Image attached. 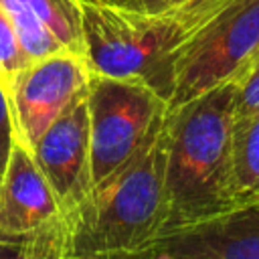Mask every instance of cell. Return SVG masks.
Instances as JSON below:
<instances>
[{
  "label": "cell",
  "mask_w": 259,
  "mask_h": 259,
  "mask_svg": "<svg viewBox=\"0 0 259 259\" xmlns=\"http://www.w3.org/2000/svg\"><path fill=\"white\" fill-rule=\"evenodd\" d=\"M259 49V0H233L184 49L170 107L235 79Z\"/></svg>",
  "instance_id": "obj_6"
},
{
  "label": "cell",
  "mask_w": 259,
  "mask_h": 259,
  "mask_svg": "<svg viewBox=\"0 0 259 259\" xmlns=\"http://www.w3.org/2000/svg\"><path fill=\"white\" fill-rule=\"evenodd\" d=\"M87 107L95 188L125 168L154 140L170 105L140 81L91 75Z\"/></svg>",
  "instance_id": "obj_4"
},
{
  "label": "cell",
  "mask_w": 259,
  "mask_h": 259,
  "mask_svg": "<svg viewBox=\"0 0 259 259\" xmlns=\"http://www.w3.org/2000/svg\"><path fill=\"white\" fill-rule=\"evenodd\" d=\"M231 2L186 0L162 10H144L113 0H79L87 67L91 75L140 81L170 105L180 55Z\"/></svg>",
  "instance_id": "obj_2"
},
{
  "label": "cell",
  "mask_w": 259,
  "mask_h": 259,
  "mask_svg": "<svg viewBox=\"0 0 259 259\" xmlns=\"http://www.w3.org/2000/svg\"><path fill=\"white\" fill-rule=\"evenodd\" d=\"M237 83V99H235V115H247L259 111V61L247 67L239 77Z\"/></svg>",
  "instance_id": "obj_13"
},
{
  "label": "cell",
  "mask_w": 259,
  "mask_h": 259,
  "mask_svg": "<svg viewBox=\"0 0 259 259\" xmlns=\"http://www.w3.org/2000/svg\"><path fill=\"white\" fill-rule=\"evenodd\" d=\"M18 42L34 61L59 51L83 55L79 0H0Z\"/></svg>",
  "instance_id": "obj_10"
},
{
  "label": "cell",
  "mask_w": 259,
  "mask_h": 259,
  "mask_svg": "<svg viewBox=\"0 0 259 259\" xmlns=\"http://www.w3.org/2000/svg\"><path fill=\"white\" fill-rule=\"evenodd\" d=\"M113 2H119V4H125V6H136L140 0H113Z\"/></svg>",
  "instance_id": "obj_17"
},
{
  "label": "cell",
  "mask_w": 259,
  "mask_h": 259,
  "mask_svg": "<svg viewBox=\"0 0 259 259\" xmlns=\"http://www.w3.org/2000/svg\"><path fill=\"white\" fill-rule=\"evenodd\" d=\"M180 2H186V0H140L136 4V8H144V10H162V8H170V6H176Z\"/></svg>",
  "instance_id": "obj_15"
},
{
  "label": "cell",
  "mask_w": 259,
  "mask_h": 259,
  "mask_svg": "<svg viewBox=\"0 0 259 259\" xmlns=\"http://www.w3.org/2000/svg\"><path fill=\"white\" fill-rule=\"evenodd\" d=\"M0 178H2V172H0Z\"/></svg>",
  "instance_id": "obj_18"
},
{
  "label": "cell",
  "mask_w": 259,
  "mask_h": 259,
  "mask_svg": "<svg viewBox=\"0 0 259 259\" xmlns=\"http://www.w3.org/2000/svg\"><path fill=\"white\" fill-rule=\"evenodd\" d=\"M61 208L67 237L93 192L87 91L79 95L30 150Z\"/></svg>",
  "instance_id": "obj_8"
},
{
  "label": "cell",
  "mask_w": 259,
  "mask_h": 259,
  "mask_svg": "<svg viewBox=\"0 0 259 259\" xmlns=\"http://www.w3.org/2000/svg\"><path fill=\"white\" fill-rule=\"evenodd\" d=\"M144 259H259V202L160 237Z\"/></svg>",
  "instance_id": "obj_9"
},
{
  "label": "cell",
  "mask_w": 259,
  "mask_h": 259,
  "mask_svg": "<svg viewBox=\"0 0 259 259\" xmlns=\"http://www.w3.org/2000/svg\"><path fill=\"white\" fill-rule=\"evenodd\" d=\"M32 59L24 53L18 36L14 32L12 20L0 2V85L2 89L12 81V77L22 71Z\"/></svg>",
  "instance_id": "obj_12"
},
{
  "label": "cell",
  "mask_w": 259,
  "mask_h": 259,
  "mask_svg": "<svg viewBox=\"0 0 259 259\" xmlns=\"http://www.w3.org/2000/svg\"><path fill=\"white\" fill-rule=\"evenodd\" d=\"M235 79L168 107L164 235L237 208L233 168Z\"/></svg>",
  "instance_id": "obj_1"
},
{
  "label": "cell",
  "mask_w": 259,
  "mask_h": 259,
  "mask_svg": "<svg viewBox=\"0 0 259 259\" xmlns=\"http://www.w3.org/2000/svg\"><path fill=\"white\" fill-rule=\"evenodd\" d=\"M233 168L237 208L259 202V111L235 115Z\"/></svg>",
  "instance_id": "obj_11"
},
{
  "label": "cell",
  "mask_w": 259,
  "mask_h": 259,
  "mask_svg": "<svg viewBox=\"0 0 259 259\" xmlns=\"http://www.w3.org/2000/svg\"><path fill=\"white\" fill-rule=\"evenodd\" d=\"M89 81L83 55L59 51L30 61L4 87L14 140L32 150L49 125L89 89Z\"/></svg>",
  "instance_id": "obj_7"
},
{
  "label": "cell",
  "mask_w": 259,
  "mask_h": 259,
  "mask_svg": "<svg viewBox=\"0 0 259 259\" xmlns=\"http://www.w3.org/2000/svg\"><path fill=\"white\" fill-rule=\"evenodd\" d=\"M166 119L154 140L119 172L99 182L77 217L69 259L142 257L164 233Z\"/></svg>",
  "instance_id": "obj_3"
},
{
  "label": "cell",
  "mask_w": 259,
  "mask_h": 259,
  "mask_svg": "<svg viewBox=\"0 0 259 259\" xmlns=\"http://www.w3.org/2000/svg\"><path fill=\"white\" fill-rule=\"evenodd\" d=\"M257 61H259V49H257V53H255V55H253V59H251V61H249V65H247V67H251V65H255V63H257ZM247 67H245V69H247ZM245 69H243V71H245ZM243 71H241V73H243ZM241 73H239V75H241ZM239 75H237V77H239Z\"/></svg>",
  "instance_id": "obj_16"
},
{
  "label": "cell",
  "mask_w": 259,
  "mask_h": 259,
  "mask_svg": "<svg viewBox=\"0 0 259 259\" xmlns=\"http://www.w3.org/2000/svg\"><path fill=\"white\" fill-rule=\"evenodd\" d=\"M0 257L69 259L67 227L30 150L12 142L0 178Z\"/></svg>",
  "instance_id": "obj_5"
},
{
  "label": "cell",
  "mask_w": 259,
  "mask_h": 259,
  "mask_svg": "<svg viewBox=\"0 0 259 259\" xmlns=\"http://www.w3.org/2000/svg\"><path fill=\"white\" fill-rule=\"evenodd\" d=\"M14 142V130H12V119H10V111H8V101H6V93L0 85V172L6 166L10 148Z\"/></svg>",
  "instance_id": "obj_14"
}]
</instances>
